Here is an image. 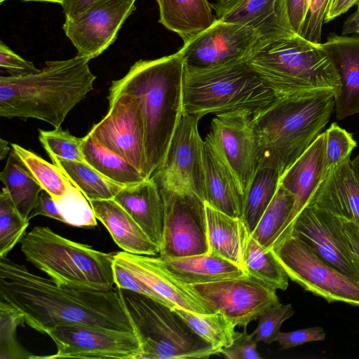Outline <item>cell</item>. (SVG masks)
Returning a JSON list of instances; mask_svg holds the SVG:
<instances>
[{
    "mask_svg": "<svg viewBox=\"0 0 359 359\" xmlns=\"http://www.w3.org/2000/svg\"><path fill=\"white\" fill-rule=\"evenodd\" d=\"M0 298L41 333L79 324L136 334L118 287L100 291L58 285L6 257H0Z\"/></svg>",
    "mask_w": 359,
    "mask_h": 359,
    "instance_id": "1",
    "label": "cell"
},
{
    "mask_svg": "<svg viewBox=\"0 0 359 359\" xmlns=\"http://www.w3.org/2000/svg\"><path fill=\"white\" fill-rule=\"evenodd\" d=\"M184 61L177 51L135 62L121 79L111 81L108 97L128 93L140 104L150 177L163 162L184 111Z\"/></svg>",
    "mask_w": 359,
    "mask_h": 359,
    "instance_id": "2",
    "label": "cell"
},
{
    "mask_svg": "<svg viewBox=\"0 0 359 359\" xmlns=\"http://www.w3.org/2000/svg\"><path fill=\"white\" fill-rule=\"evenodd\" d=\"M89 60L76 55L47 61L39 72L1 76L0 116L32 118L60 128L69 111L93 90Z\"/></svg>",
    "mask_w": 359,
    "mask_h": 359,
    "instance_id": "3",
    "label": "cell"
},
{
    "mask_svg": "<svg viewBox=\"0 0 359 359\" xmlns=\"http://www.w3.org/2000/svg\"><path fill=\"white\" fill-rule=\"evenodd\" d=\"M334 93L325 89L277 98L255 112L258 166L272 168L281 176L328 123Z\"/></svg>",
    "mask_w": 359,
    "mask_h": 359,
    "instance_id": "4",
    "label": "cell"
},
{
    "mask_svg": "<svg viewBox=\"0 0 359 359\" xmlns=\"http://www.w3.org/2000/svg\"><path fill=\"white\" fill-rule=\"evenodd\" d=\"M246 65L276 98L332 89L341 86L338 72L323 47L301 35L259 40Z\"/></svg>",
    "mask_w": 359,
    "mask_h": 359,
    "instance_id": "5",
    "label": "cell"
},
{
    "mask_svg": "<svg viewBox=\"0 0 359 359\" xmlns=\"http://www.w3.org/2000/svg\"><path fill=\"white\" fill-rule=\"evenodd\" d=\"M20 246L26 260L58 285L100 291L114 288V253L96 250L41 226L25 233Z\"/></svg>",
    "mask_w": 359,
    "mask_h": 359,
    "instance_id": "6",
    "label": "cell"
},
{
    "mask_svg": "<svg viewBox=\"0 0 359 359\" xmlns=\"http://www.w3.org/2000/svg\"><path fill=\"white\" fill-rule=\"evenodd\" d=\"M276 99L245 61L205 68L184 66L183 106L189 114L201 118L241 109L255 113Z\"/></svg>",
    "mask_w": 359,
    "mask_h": 359,
    "instance_id": "7",
    "label": "cell"
},
{
    "mask_svg": "<svg viewBox=\"0 0 359 359\" xmlns=\"http://www.w3.org/2000/svg\"><path fill=\"white\" fill-rule=\"evenodd\" d=\"M118 289L140 342L138 359L208 358L221 353L169 306L146 295Z\"/></svg>",
    "mask_w": 359,
    "mask_h": 359,
    "instance_id": "8",
    "label": "cell"
},
{
    "mask_svg": "<svg viewBox=\"0 0 359 359\" xmlns=\"http://www.w3.org/2000/svg\"><path fill=\"white\" fill-rule=\"evenodd\" d=\"M289 278L328 302L359 306V281L323 259L306 242L290 233L271 248Z\"/></svg>",
    "mask_w": 359,
    "mask_h": 359,
    "instance_id": "9",
    "label": "cell"
},
{
    "mask_svg": "<svg viewBox=\"0 0 359 359\" xmlns=\"http://www.w3.org/2000/svg\"><path fill=\"white\" fill-rule=\"evenodd\" d=\"M201 117L182 112L162 163L151 177L158 188L193 193L205 201Z\"/></svg>",
    "mask_w": 359,
    "mask_h": 359,
    "instance_id": "10",
    "label": "cell"
},
{
    "mask_svg": "<svg viewBox=\"0 0 359 359\" xmlns=\"http://www.w3.org/2000/svg\"><path fill=\"white\" fill-rule=\"evenodd\" d=\"M189 285L211 313H222L236 327H247L266 309L280 303L274 287L248 273Z\"/></svg>",
    "mask_w": 359,
    "mask_h": 359,
    "instance_id": "11",
    "label": "cell"
},
{
    "mask_svg": "<svg viewBox=\"0 0 359 359\" xmlns=\"http://www.w3.org/2000/svg\"><path fill=\"white\" fill-rule=\"evenodd\" d=\"M158 189L164 205L159 257L167 259L208 253L205 201L193 193Z\"/></svg>",
    "mask_w": 359,
    "mask_h": 359,
    "instance_id": "12",
    "label": "cell"
},
{
    "mask_svg": "<svg viewBox=\"0 0 359 359\" xmlns=\"http://www.w3.org/2000/svg\"><path fill=\"white\" fill-rule=\"evenodd\" d=\"M109 110L88 134L105 148L132 165L145 179L150 178L146 154L142 111L128 93L108 97Z\"/></svg>",
    "mask_w": 359,
    "mask_h": 359,
    "instance_id": "13",
    "label": "cell"
},
{
    "mask_svg": "<svg viewBox=\"0 0 359 359\" xmlns=\"http://www.w3.org/2000/svg\"><path fill=\"white\" fill-rule=\"evenodd\" d=\"M46 334L57 346L53 355L32 358L138 359L141 345L136 334L79 324L60 325Z\"/></svg>",
    "mask_w": 359,
    "mask_h": 359,
    "instance_id": "14",
    "label": "cell"
},
{
    "mask_svg": "<svg viewBox=\"0 0 359 359\" xmlns=\"http://www.w3.org/2000/svg\"><path fill=\"white\" fill-rule=\"evenodd\" d=\"M259 39L250 27L216 19L209 27L184 43L178 52L185 65L205 68L246 61Z\"/></svg>",
    "mask_w": 359,
    "mask_h": 359,
    "instance_id": "15",
    "label": "cell"
},
{
    "mask_svg": "<svg viewBox=\"0 0 359 359\" xmlns=\"http://www.w3.org/2000/svg\"><path fill=\"white\" fill-rule=\"evenodd\" d=\"M136 0H99L73 18H65L62 28L77 50L90 60L116 39L126 20L135 11Z\"/></svg>",
    "mask_w": 359,
    "mask_h": 359,
    "instance_id": "16",
    "label": "cell"
},
{
    "mask_svg": "<svg viewBox=\"0 0 359 359\" xmlns=\"http://www.w3.org/2000/svg\"><path fill=\"white\" fill-rule=\"evenodd\" d=\"M290 233L302 239L333 267L359 281V263L336 215L308 203L296 217Z\"/></svg>",
    "mask_w": 359,
    "mask_h": 359,
    "instance_id": "17",
    "label": "cell"
},
{
    "mask_svg": "<svg viewBox=\"0 0 359 359\" xmlns=\"http://www.w3.org/2000/svg\"><path fill=\"white\" fill-rule=\"evenodd\" d=\"M253 114L245 109L217 114L208 134L235 172L244 194L259 163Z\"/></svg>",
    "mask_w": 359,
    "mask_h": 359,
    "instance_id": "18",
    "label": "cell"
},
{
    "mask_svg": "<svg viewBox=\"0 0 359 359\" xmlns=\"http://www.w3.org/2000/svg\"><path fill=\"white\" fill-rule=\"evenodd\" d=\"M212 6L217 19L250 27L259 40L297 34L290 20L287 0H223Z\"/></svg>",
    "mask_w": 359,
    "mask_h": 359,
    "instance_id": "19",
    "label": "cell"
},
{
    "mask_svg": "<svg viewBox=\"0 0 359 359\" xmlns=\"http://www.w3.org/2000/svg\"><path fill=\"white\" fill-rule=\"evenodd\" d=\"M325 170V135L323 132L280 176L279 184L294 196L295 201L292 210L273 245L290 233L296 217L308 204L324 177Z\"/></svg>",
    "mask_w": 359,
    "mask_h": 359,
    "instance_id": "20",
    "label": "cell"
},
{
    "mask_svg": "<svg viewBox=\"0 0 359 359\" xmlns=\"http://www.w3.org/2000/svg\"><path fill=\"white\" fill-rule=\"evenodd\" d=\"M114 259L175 308L198 314L212 313L189 285L172 276L161 266L157 257L122 251L114 253Z\"/></svg>",
    "mask_w": 359,
    "mask_h": 359,
    "instance_id": "21",
    "label": "cell"
},
{
    "mask_svg": "<svg viewBox=\"0 0 359 359\" xmlns=\"http://www.w3.org/2000/svg\"><path fill=\"white\" fill-rule=\"evenodd\" d=\"M205 203L226 215L241 218L244 191L230 165L208 135L203 145Z\"/></svg>",
    "mask_w": 359,
    "mask_h": 359,
    "instance_id": "22",
    "label": "cell"
},
{
    "mask_svg": "<svg viewBox=\"0 0 359 359\" xmlns=\"http://www.w3.org/2000/svg\"><path fill=\"white\" fill-rule=\"evenodd\" d=\"M323 48L334 64L340 79L334 93L338 120L359 113V35L330 34Z\"/></svg>",
    "mask_w": 359,
    "mask_h": 359,
    "instance_id": "23",
    "label": "cell"
},
{
    "mask_svg": "<svg viewBox=\"0 0 359 359\" xmlns=\"http://www.w3.org/2000/svg\"><path fill=\"white\" fill-rule=\"evenodd\" d=\"M308 203L359 226V182L351 158L325 174Z\"/></svg>",
    "mask_w": 359,
    "mask_h": 359,
    "instance_id": "24",
    "label": "cell"
},
{
    "mask_svg": "<svg viewBox=\"0 0 359 359\" xmlns=\"http://www.w3.org/2000/svg\"><path fill=\"white\" fill-rule=\"evenodd\" d=\"M160 250L162 242L164 205L158 187L152 177L124 186L114 196Z\"/></svg>",
    "mask_w": 359,
    "mask_h": 359,
    "instance_id": "25",
    "label": "cell"
},
{
    "mask_svg": "<svg viewBox=\"0 0 359 359\" xmlns=\"http://www.w3.org/2000/svg\"><path fill=\"white\" fill-rule=\"evenodd\" d=\"M89 201L97 219L102 223L115 243L123 251L151 256L159 255V247L114 198Z\"/></svg>",
    "mask_w": 359,
    "mask_h": 359,
    "instance_id": "26",
    "label": "cell"
},
{
    "mask_svg": "<svg viewBox=\"0 0 359 359\" xmlns=\"http://www.w3.org/2000/svg\"><path fill=\"white\" fill-rule=\"evenodd\" d=\"M209 251L244 266V253L250 233L239 217L226 215L205 203Z\"/></svg>",
    "mask_w": 359,
    "mask_h": 359,
    "instance_id": "27",
    "label": "cell"
},
{
    "mask_svg": "<svg viewBox=\"0 0 359 359\" xmlns=\"http://www.w3.org/2000/svg\"><path fill=\"white\" fill-rule=\"evenodd\" d=\"M158 258L172 276L189 285L222 280L247 273L234 263L210 252L183 257Z\"/></svg>",
    "mask_w": 359,
    "mask_h": 359,
    "instance_id": "28",
    "label": "cell"
},
{
    "mask_svg": "<svg viewBox=\"0 0 359 359\" xmlns=\"http://www.w3.org/2000/svg\"><path fill=\"white\" fill-rule=\"evenodd\" d=\"M159 22L188 41L209 27L215 20L208 0H155Z\"/></svg>",
    "mask_w": 359,
    "mask_h": 359,
    "instance_id": "29",
    "label": "cell"
},
{
    "mask_svg": "<svg viewBox=\"0 0 359 359\" xmlns=\"http://www.w3.org/2000/svg\"><path fill=\"white\" fill-rule=\"evenodd\" d=\"M0 180L19 212L29 220V215L43 189L13 150L0 173Z\"/></svg>",
    "mask_w": 359,
    "mask_h": 359,
    "instance_id": "30",
    "label": "cell"
},
{
    "mask_svg": "<svg viewBox=\"0 0 359 359\" xmlns=\"http://www.w3.org/2000/svg\"><path fill=\"white\" fill-rule=\"evenodd\" d=\"M82 151L86 163L116 183L129 186L147 180L124 158L103 147L88 133L83 137Z\"/></svg>",
    "mask_w": 359,
    "mask_h": 359,
    "instance_id": "31",
    "label": "cell"
},
{
    "mask_svg": "<svg viewBox=\"0 0 359 359\" xmlns=\"http://www.w3.org/2000/svg\"><path fill=\"white\" fill-rule=\"evenodd\" d=\"M50 158L88 201L114 198L124 187L108 179L85 162L59 157Z\"/></svg>",
    "mask_w": 359,
    "mask_h": 359,
    "instance_id": "32",
    "label": "cell"
},
{
    "mask_svg": "<svg viewBox=\"0 0 359 359\" xmlns=\"http://www.w3.org/2000/svg\"><path fill=\"white\" fill-rule=\"evenodd\" d=\"M280 173L270 167L258 166L244 194L241 219L250 234L255 230L279 185Z\"/></svg>",
    "mask_w": 359,
    "mask_h": 359,
    "instance_id": "33",
    "label": "cell"
},
{
    "mask_svg": "<svg viewBox=\"0 0 359 359\" xmlns=\"http://www.w3.org/2000/svg\"><path fill=\"white\" fill-rule=\"evenodd\" d=\"M198 336L215 348L222 350L231 346L241 332L220 313L198 314L175 307L172 309Z\"/></svg>",
    "mask_w": 359,
    "mask_h": 359,
    "instance_id": "34",
    "label": "cell"
},
{
    "mask_svg": "<svg viewBox=\"0 0 359 359\" xmlns=\"http://www.w3.org/2000/svg\"><path fill=\"white\" fill-rule=\"evenodd\" d=\"M244 266L247 273L276 290H285L288 287L289 277L272 250L264 249L251 234L245 250Z\"/></svg>",
    "mask_w": 359,
    "mask_h": 359,
    "instance_id": "35",
    "label": "cell"
},
{
    "mask_svg": "<svg viewBox=\"0 0 359 359\" xmlns=\"http://www.w3.org/2000/svg\"><path fill=\"white\" fill-rule=\"evenodd\" d=\"M294 196L279 184L251 236L264 248L271 250L294 204Z\"/></svg>",
    "mask_w": 359,
    "mask_h": 359,
    "instance_id": "36",
    "label": "cell"
},
{
    "mask_svg": "<svg viewBox=\"0 0 359 359\" xmlns=\"http://www.w3.org/2000/svg\"><path fill=\"white\" fill-rule=\"evenodd\" d=\"M12 150L29 170L34 177L52 197L64 196L72 184L55 164H51L36 154L17 144H11Z\"/></svg>",
    "mask_w": 359,
    "mask_h": 359,
    "instance_id": "37",
    "label": "cell"
},
{
    "mask_svg": "<svg viewBox=\"0 0 359 359\" xmlns=\"http://www.w3.org/2000/svg\"><path fill=\"white\" fill-rule=\"evenodd\" d=\"M14 205L7 189L0 192V257H6L14 246L20 242L29 226Z\"/></svg>",
    "mask_w": 359,
    "mask_h": 359,
    "instance_id": "38",
    "label": "cell"
},
{
    "mask_svg": "<svg viewBox=\"0 0 359 359\" xmlns=\"http://www.w3.org/2000/svg\"><path fill=\"white\" fill-rule=\"evenodd\" d=\"M24 323V316L18 309L0 300V359L32 358L16 337L18 327Z\"/></svg>",
    "mask_w": 359,
    "mask_h": 359,
    "instance_id": "39",
    "label": "cell"
},
{
    "mask_svg": "<svg viewBox=\"0 0 359 359\" xmlns=\"http://www.w3.org/2000/svg\"><path fill=\"white\" fill-rule=\"evenodd\" d=\"M54 200L62 222L77 227L97 226V218L90 201L73 184L64 196Z\"/></svg>",
    "mask_w": 359,
    "mask_h": 359,
    "instance_id": "40",
    "label": "cell"
},
{
    "mask_svg": "<svg viewBox=\"0 0 359 359\" xmlns=\"http://www.w3.org/2000/svg\"><path fill=\"white\" fill-rule=\"evenodd\" d=\"M39 140L50 158L86 163L82 151L83 137H75L60 127L51 130L39 129Z\"/></svg>",
    "mask_w": 359,
    "mask_h": 359,
    "instance_id": "41",
    "label": "cell"
},
{
    "mask_svg": "<svg viewBox=\"0 0 359 359\" xmlns=\"http://www.w3.org/2000/svg\"><path fill=\"white\" fill-rule=\"evenodd\" d=\"M324 133L325 175L330 170L350 158L352 151L357 146V142L353 139L352 133L339 126L337 123H332Z\"/></svg>",
    "mask_w": 359,
    "mask_h": 359,
    "instance_id": "42",
    "label": "cell"
},
{
    "mask_svg": "<svg viewBox=\"0 0 359 359\" xmlns=\"http://www.w3.org/2000/svg\"><path fill=\"white\" fill-rule=\"evenodd\" d=\"M293 314L294 310L290 304L278 303L263 311L258 317L257 328L252 333L256 342H273L282 324Z\"/></svg>",
    "mask_w": 359,
    "mask_h": 359,
    "instance_id": "43",
    "label": "cell"
},
{
    "mask_svg": "<svg viewBox=\"0 0 359 359\" xmlns=\"http://www.w3.org/2000/svg\"><path fill=\"white\" fill-rule=\"evenodd\" d=\"M113 273L114 284L118 288L146 295L171 309L175 308L170 303L153 290L144 281L115 259L113 264Z\"/></svg>",
    "mask_w": 359,
    "mask_h": 359,
    "instance_id": "44",
    "label": "cell"
},
{
    "mask_svg": "<svg viewBox=\"0 0 359 359\" xmlns=\"http://www.w3.org/2000/svg\"><path fill=\"white\" fill-rule=\"evenodd\" d=\"M330 0H310L309 11L301 36L316 43H321L322 27Z\"/></svg>",
    "mask_w": 359,
    "mask_h": 359,
    "instance_id": "45",
    "label": "cell"
},
{
    "mask_svg": "<svg viewBox=\"0 0 359 359\" xmlns=\"http://www.w3.org/2000/svg\"><path fill=\"white\" fill-rule=\"evenodd\" d=\"M325 332L320 327H309L289 332H279L274 339L280 349H287L309 342L323 341Z\"/></svg>",
    "mask_w": 359,
    "mask_h": 359,
    "instance_id": "46",
    "label": "cell"
},
{
    "mask_svg": "<svg viewBox=\"0 0 359 359\" xmlns=\"http://www.w3.org/2000/svg\"><path fill=\"white\" fill-rule=\"evenodd\" d=\"M0 67L11 76H22L39 71L31 61L25 60L0 41Z\"/></svg>",
    "mask_w": 359,
    "mask_h": 359,
    "instance_id": "47",
    "label": "cell"
},
{
    "mask_svg": "<svg viewBox=\"0 0 359 359\" xmlns=\"http://www.w3.org/2000/svg\"><path fill=\"white\" fill-rule=\"evenodd\" d=\"M221 353L229 359H260L257 351V342L252 334H249L244 328L234 343L229 347L223 348Z\"/></svg>",
    "mask_w": 359,
    "mask_h": 359,
    "instance_id": "48",
    "label": "cell"
},
{
    "mask_svg": "<svg viewBox=\"0 0 359 359\" xmlns=\"http://www.w3.org/2000/svg\"><path fill=\"white\" fill-rule=\"evenodd\" d=\"M37 215H42L61 222V217L52 196L45 190H42L29 219Z\"/></svg>",
    "mask_w": 359,
    "mask_h": 359,
    "instance_id": "49",
    "label": "cell"
},
{
    "mask_svg": "<svg viewBox=\"0 0 359 359\" xmlns=\"http://www.w3.org/2000/svg\"><path fill=\"white\" fill-rule=\"evenodd\" d=\"M310 0H287L288 13L295 32L301 35L309 11Z\"/></svg>",
    "mask_w": 359,
    "mask_h": 359,
    "instance_id": "50",
    "label": "cell"
},
{
    "mask_svg": "<svg viewBox=\"0 0 359 359\" xmlns=\"http://www.w3.org/2000/svg\"><path fill=\"white\" fill-rule=\"evenodd\" d=\"M337 217L348 244L359 263V226L351 220Z\"/></svg>",
    "mask_w": 359,
    "mask_h": 359,
    "instance_id": "51",
    "label": "cell"
},
{
    "mask_svg": "<svg viewBox=\"0 0 359 359\" xmlns=\"http://www.w3.org/2000/svg\"><path fill=\"white\" fill-rule=\"evenodd\" d=\"M359 0H330L324 22L327 23L357 6Z\"/></svg>",
    "mask_w": 359,
    "mask_h": 359,
    "instance_id": "52",
    "label": "cell"
},
{
    "mask_svg": "<svg viewBox=\"0 0 359 359\" xmlns=\"http://www.w3.org/2000/svg\"><path fill=\"white\" fill-rule=\"evenodd\" d=\"M99 0H64L62 4L65 18H73Z\"/></svg>",
    "mask_w": 359,
    "mask_h": 359,
    "instance_id": "53",
    "label": "cell"
},
{
    "mask_svg": "<svg viewBox=\"0 0 359 359\" xmlns=\"http://www.w3.org/2000/svg\"><path fill=\"white\" fill-rule=\"evenodd\" d=\"M350 34L359 35V3L357 5L356 11L346 18L342 26L341 34L348 35Z\"/></svg>",
    "mask_w": 359,
    "mask_h": 359,
    "instance_id": "54",
    "label": "cell"
},
{
    "mask_svg": "<svg viewBox=\"0 0 359 359\" xmlns=\"http://www.w3.org/2000/svg\"><path fill=\"white\" fill-rule=\"evenodd\" d=\"M10 153V147H8V142L0 138V160H4L7 154Z\"/></svg>",
    "mask_w": 359,
    "mask_h": 359,
    "instance_id": "55",
    "label": "cell"
},
{
    "mask_svg": "<svg viewBox=\"0 0 359 359\" xmlns=\"http://www.w3.org/2000/svg\"><path fill=\"white\" fill-rule=\"evenodd\" d=\"M351 164L354 172L359 182V155L357 157H355L353 161H351Z\"/></svg>",
    "mask_w": 359,
    "mask_h": 359,
    "instance_id": "56",
    "label": "cell"
},
{
    "mask_svg": "<svg viewBox=\"0 0 359 359\" xmlns=\"http://www.w3.org/2000/svg\"><path fill=\"white\" fill-rule=\"evenodd\" d=\"M7 1V0H4V1ZM22 1H46V2H52V3H57V4H60V5H62V4L64 1V0H22Z\"/></svg>",
    "mask_w": 359,
    "mask_h": 359,
    "instance_id": "57",
    "label": "cell"
},
{
    "mask_svg": "<svg viewBox=\"0 0 359 359\" xmlns=\"http://www.w3.org/2000/svg\"><path fill=\"white\" fill-rule=\"evenodd\" d=\"M4 1V0H0V3H2Z\"/></svg>",
    "mask_w": 359,
    "mask_h": 359,
    "instance_id": "58",
    "label": "cell"
},
{
    "mask_svg": "<svg viewBox=\"0 0 359 359\" xmlns=\"http://www.w3.org/2000/svg\"><path fill=\"white\" fill-rule=\"evenodd\" d=\"M216 1H223V0H215Z\"/></svg>",
    "mask_w": 359,
    "mask_h": 359,
    "instance_id": "59",
    "label": "cell"
}]
</instances>
